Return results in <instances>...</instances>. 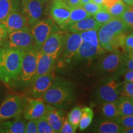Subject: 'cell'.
Here are the masks:
<instances>
[{"instance_id": "5b68a950", "label": "cell", "mask_w": 133, "mask_h": 133, "mask_svg": "<svg viewBox=\"0 0 133 133\" xmlns=\"http://www.w3.org/2000/svg\"><path fill=\"white\" fill-rule=\"evenodd\" d=\"M121 82L115 76L104 78L96 85L92 92L93 102L101 104L117 101L121 96Z\"/></svg>"}, {"instance_id": "f6af8a7d", "label": "cell", "mask_w": 133, "mask_h": 133, "mask_svg": "<svg viewBox=\"0 0 133 133\" xmlns=\"http://www.w3.org/2000/svg\"><path fill=\"white\" fill-rule=\"evenodd\" d=\"M128 6H133V0H122Z\"/></svg>"}, {"instance_id": "c3c4849f", "label": "cell", "mask_w": 133, "mask_h": 133, "mask_svg": "<svg viewBox=\"0 0 133 133\" xmlns=\"http://www.w3.org/2000/svg\"><path fill=\"white\" fill-rule=\"evenodd\" d=\"M90 1H91V0H81V6H83V4H86V3L89 2Z\"/></svg>"}, {"instance_id": "b9f144b4", "label": "cell", "mask_w": 133, "mask_h": 133, "mask_svg": "<svg viewBox=\"0 0 133 133\" xmlns=\"http://www.w3.org/2000/svg\"><path fill=\"white\" fill-rule=\"evenodd\" d=\"M8 31L4 25L0 22V44H3L8 36Z\"/></svg>"}, {"instance_id": "8fae6325", "label": "cell", "mask_w": 133, "mask_h": 133, "mask_svg": "<svg viewBox=\"0 0 133 133\" xmlns=\"http://www.w3.org/2000/svg\"><path fill=\"white\" fill-rule=\"evenodd\" d=\"M56 79L54 71L48 74L35 76L26 88V97L41 99Z\"/></svg>"}, {"instance_id": "cb8c5ba5", "label": "cell", "mask_w": 133, "mask_h": 133, "mask_svg": "<svg viewBox=\"0 0 133 133\" xmlns=\"http://www.w3.org/2000/svg\"><path fill=\"white\" fill-rule=\"evenodd\" d=\"M117 101L107 102L101 104L100 112L105 118L113 119L119 115L118 110Z\"/></svg>"}, {"instance_id": "4316f807", "label": "cell", "mask_w": 133, "mask_h": 133, "mask_svg": "<svg viewBox=\"0 0 133 133\" xmlns=\"http://www.w3.org/2000/svg\"><path fill=\"white\" fill-rule=\"evenodd\" d=\"M93 116L94 112L91 107H84L81 109V116L78 125L79 130H84L90 125Z\"/></svg>"}, {"instance_id": "277c9868", "label": "cell", "mask_w": 133, "mask_h": 133, "mask_svg": "<svg viewBox=\"0 0 133 133\" xmlns=\"http://www.w3.org/2000/svg\"><path fill=\"white\" fill-rule=\"evenodd\" d=\"M39 49L35 48L24 51L19 75L11 88L22 90L29 87L35 76Z\"/></svg>"}, {"instance_id": "7c38bea8", "label": "cell", "mask_w": 133, "mask_h": 133, "mask_svg": "<svg viewBox=\"0 0 133 133\" xmlns=\"http://www.w3.org/2000/svg\"><path fill=\"white\" fill-rule=\"evenodd\" d=\"M66 33L65 31L61 30L54 33L44 41L39 51L51 56L57 61L64 46Z\"/></svg>"}, {"instance_id": "44dd1931", "label": "cell", "mask_w": 133, "mask_h": 133, "mask_svg": "<svg viewBox=\"0 0 133 133\" xmlns=\"http://www.w3.org/2000/svg\"><path fill=\"white\" fill-rule=\"evenodd\" d=\"M124 128L112 119H100L94 124V132L100 133H121Z\"/></svg>"}, {"instance_id": "5bb4252c", "label": "cell", "mask_w": 133, "mask_h": 133, "mask_svg": "<svg viewBox=\"0 0 133 133\" xmlns=\"http://www.w3.org/2000/svg\"><path fill=\"white\" fill-rule=\"evenodd\" d=\"M43 6L39 0H21L22 12L25 16L30 27L40 20Z\"/></svg>"}, {"instance_id": "d4e9b609", "label": "cell", "mask_w": 133, "mask_h": 133, "mask_svg": "<svg viewBox=\"0 0 133 133\" xmlns=\"http://www.w3.org/2000/svg\"><path fill=\"white\" fill-rule=\"evenodd\" d=\"M117 102L119 115H133V99L121 96Z\"/></svg>"}, {"instance_id": "e0dca14e", "label": "cell", "mask_w": 133, "mask_h": 133, "mask_svg": "<svg viewBox=\"0 0 133 133\" xmlns=\"http://www.w3.org/2000/svg\"><path fill=\"white\" fill-rule=\"evenodd\" d=\"M105 50L101 46H96L90 43L82 41L80 47L75 56L74 61H89L95 59L96 57H99L104 54Z\"/></svg>"}, {"instance_id": "484cf974", "label": "cell", "mask_w": 133, "mask_h": 133, "mask_svg": "<svg viewBox=\"0 0 133 133\" xmlns=\"http://www.w3.org/2000/svg\"><path fill=\"white\" fill-rule=\"evenodd\" d=\"M92 16L88 13L85 11V9L82 7V6H78V7L72 8L71 9L70 13V16L67 21L65 23L63 30L65 29L68 25L72 24V23L80 21L81 19H85V18L91 17Z\"/></svg>"}, {"instance_id": "f546056e", "label": "cell", "mask_w": 133, "mask_h": 133, "mask_svg": "<svg viewBox=\"0 0 133 133\" xmlns=\"http://www.w3.org/2000/svg\"><path fill=\"white\" fill-rule=\"evenodd\" d=\"M128 5H126L122 0H118L111 7L107 8L109 12L114 17H120L125 10L127 9Z\"/></svg>"}, {"instance_id": "7bdbcfd3", "label": "cell", "mask_w": 133, "mask_h": 133, "mask_svg": "<svg viewBox=\"0 0 133 133\" xmlns=\"http://www.w3.org/2000/svg\"><path fill=\"white\" fill-rule=\"evenodd\" d=\"M71 9L81 6V0H64Z\"/></svg>"}, {"instance_id": "7402d4cb", "label": "cell", "mask_w": 133, "mask_h": 133, "mask_svg": "<svg viewBox=\"0 0 133 133\" xmlns=\"http://www.w3.org/2000/svg\"><path fill=\"white\" fill-rule=\"evenodd\" d=\"M4 132L6 133H24L25 129L26 121L24 119L17 118L12 121H0Z\"/></svg>"}, {"instance_id": "7dc6e473", "label": "cell", "mask_w": 133, "mask_h": 133, "mask_svg": "<svg viewBox=\"0 0 133 133\" xmlns=\"http://www.w3.org/2000/svg\"><path fill=\"white\" fill-rule=\"evenodd\" d=\"M91 1L97 4L103 5V1H104V0H91Z\"/></svg>"}, {"instance_id": "ba28073f", "label": "cell", "mask_w": 133, "mask_h": 133, "mask_svg": "<svg viewBox=\"0 0 133 133\" xmlns=\"http://www.w3.org/2000/svg\"><path fill=\"white\" fill-rule=\"evenodd\" d=\"M123 52L119 51L102 54L94 65L95 71L100 75L113 74L116 76L122 65Z\"/></svg>"}, {"instance_id": "3957f363", "label": "cell", "mask_w": 133, "mask_h": 133, "mask_svg": "<svg viewBox=\"0 0 133 133\" xmlns=\"http://www.w3.org/2000/svg\"><path fill=\"white\" fill-rule=\"evenodd\" d=\"M75 93V86L71 82L56 79L41 99L45 104L54 107H66L74 101Z\"/></svg>"}, {"instance_id": "d6a6232c", "label": "cell", "mask_w": 133, "mask_h": 133, "mask_svg": "<svg viewBox=\"0 0 133 133\" xmlns=\"http://www.w3.org/2000/svg\"><path fill=\"white\" fill-rule=\"evenodd\" d=\"M37 122V130L39 133H54V129L50 125L48 121L43 116L42 118L36 119Z\"/></svg>"}, {"instance_id": "603a6c76", "label": "cell", "mask_w": 133, "mask_h": 133, "mask_svg": "<svg viewBox=\"0 0 133 133\" xmlns=\"http://www.w3.org/2000/svg\"><path fill=\"white\" fill-rule=\"evenodd\" d=\"M21 6V0H0V22Z\"/></svg>"}, {"instance_id": "bcb514c9", "label": "cell", "mask_w": 133, "mask_h": 133, "mask_svg": "<svg viewBox=\"0 0 133 133\" xmlns=\"http://www.w3.org/2000/svg\"><path fill=\"white\" fill-rule=\"evenodd\" d=\"M124 133H133V127L128 128H124L123 132Z\"/></svg>"}, {"instance_id": "8d00e7d4", "label": "cell", "mask_w": 133, "mask_h": 133, "mask_svg": "<svg viewBox=\"0 0 133 133\" xmlns=\"http://www.w3.org/2000/svg\"><path fill=\"white\" fill-rule=\"evenodd\" d=\"M124 52L129 54H133V31L127 35L124 39Z\"/></svg>"}, {"instance_id": "f907efd6", "label": "cell", "mask_w": 133, "mask_h": 133, "mask_svg": "<svg viewBox=\"0 0 133 133\" xmlns=\"http://www.w3.org/2000/svg\"><path fill=\"white\" fill-rule=\"evenodd\" d=\"M40 1V2L42 3L43 4H44L46 2H48V0H39Z\"/></svg>"}, {"instance_id": "4fadbf2b", "label": "cell", "mask_w": 133, "mask_h": 133, "mask_svg": "<svg viewBox=\"0 0 133 133\" xmlns=\"http://www.w3.org/2000/svg\"><path fill=\"white\" fill-rule=\"evenodd\" d=\"M47 112V104L41 99L26 97L24 109V118L26 120L38 119L45 115Z\"/></svg>"}, {"instance_id": "60d3db41", "label": "cell", "mask_w": 133, "mask_h": 133, "mask_svg": "<svg viewBox=\"0 0 133 133\" xmlns=\"http://www.w3.org/2000/svg\"><path fill=\"white\" fill-rule=\"evenodd\" d=\"M123 76L124 81L133 82V70H124L119 74L118 76Z\"/></svg>"}, {"instance_id": "52a82bcc", "label": "cell", "mask_w": 133, "mask_h": 133, "mask_svg": "<svg viewBox=\"0 0 133 133\" xmlns=\"http://www.w3.org/2000/svg\"><path fill=\"white\" fill-rule=\"evenodd\" d=\"M26 96L18 94L8 95L0 105V121L19 116L24 112Z\"/></svg>"}, {"instance_id": "ac0fdd59", "label": "cell", "mask_w": 133, "mask_h": 133, "mask_svg": "<svg viewBox=\"0 0 133 133\" xmlns=\"http://www.w3.org/2000/svg\"><path fill=\"white\" fill-rule=\"evenodd\" d=\"M55 132H60L64 121V112L59 107L47 104V112L44 116Z\"/></svg>"}, {"instance_id": "7a4b0ae2", "label": "cell", "mask_w": 133, "mask_h": 133, "mask_svg": "<svg viewBox=\"0 0 133 133\" xmlns=\"http://www.w3.org/2000/svg\"><path fill=\"white\" fill-rule=\"evenodd\" d=\"M24 52L19 49L0 48V80L10 87L19 75Z\"/></svg>"}, {"instance_id": "9c48e42d", "label": "cell", "mask_w": 133, "mask_h": 133, "mask_svg": "<svg viewBox=\"0 0 133 133\" xmlns=\"http://www.w3.org/2000/svg\"><path fill=\"white\" fill-rule=\"evenodd\" d=\"M33 39L38 47L41 48L48 37L60 30L59 27L51 18L39 20L30 27Z\"/></svg>"}, {"instance_id": "816d5d0a", "label": "cell", "mask_w": 133, "mask_h": 133, "mask_svg": "<svg viewBox=\"0 0 133 133\" xmlns=\"http://www.w3.org/2000/svg\"><path fill=\"white\" fill-rule=\"evenodd\" d=\"M3 44H0V48H1V46H2Z\"/></svg>"}, {"instance_id": "681fc988", "label": "cell", "mask_w": 133, "mask_h": 133, "mask_svg": "<svg viewBox=\"0 0 133 133\" xmlns=\"http://www.w3.org/2000/svg\"><path fill=\"white\" fill-rule=\"evenodd\" d=\"M4 130H3L2 126L1 125V123H0V133H4Z\"/></svg>"}, {"instance_id": "e575fe53", "label": "cell", "mask_w": 133, "mask_h": 133, "mask_svg": "<svg viewBox=\"0 0 133 133\" xmlns=\"http://www.w3.org/2000/svg\"><path fill=\"white\" fill-rule=\"evenodd\" d=\"M126 25L133 31V6H128L127 9L120 16Z\"/></svg>"}, {"instance_id": "8992f818", "label": "cell", "mask_w": 133, "mask_h": 133, "mask_svg": "<svg viewBox=\"0 0 133 133\" xmlns=\"http://www.w3.org/2000/svg\"><path fill=\"white\" fill-rule=\"evenodd\" d=\"M1 47L19 49L23 51L35 48L40 49L33 39L30 28L9 33Z\"/></svg>"}, {"instance_id": "d590c367", "label": "cell", "mask_w": 133, "mask_h": 133, "mask_svg": "<svg viewBox=\"0 0 133 133\" xmlns=\"http://www.w3.org/2000/svg\"><path fill=\"white\" fill-rule=\"evenodd\" d=\"M121 96L133 99V82L123 81L121 83L120 89Z\"/></svg>"}, {"instance_id": "ab89813d", "label": "cell", "mask_w": 133, "mask_h": 133, "mask_svg": "<svg viewBox=\"0 0 133 133\" xmlns=\"http://www.w3.org/2000/svg\"><path fill=\"white\" fill-rule=\"evenodd\" d=\"M25 133H37V122L36 119H30L26 123L25 129Z\"/></svg>"}, {"instance_id": "4dcf8cb0", "label": "cell", "mask_w": 133, "mask_h": 133, "mask_svg": "<svg viewBox=\"0 0 133 133\" xmlns=\"http://www.w3.org/2000/svg\"><path fill=\"white\" fill-rule=\"evenodd\" d=\"M92 16L93 18L96 21H97L98 22H99L100 24L102 25L110 21L111 19L114 17L104 6H103L102 8L99 11H97L95 14L93 15Z\"/></svg>"}, {"instance_id": "74e56055", "label": "cell", "mask_w": 133, "mask_h": 133, "mask_svg": "<svg viewBox=\"0 0 133 133\" xmlns=\"http://www.w3.org/2000/svg\"><path fill=\"white\" fill-rule=\"evenodd\" d=\"M103 5H99L96 3L90 1L86 4H83L82 7L85 9V11L91 16H93L96 14L97 11H99L102 8Z\"/></svg>"}, {"instance_id": "ee69618b", "label": "cell", "mask_w": 133, "mask_h": 133, "mask_svg": "<svg viewBox=\"0 0 133 133\" xmlns=\"http://www.w3.org/2000/svg\"><path fill=\"white\" fill-rule=\"evenodd\" d=\"M118 0H104L103 1V6H104L106 8H109L115 4Z\"/></svg>"}, {"instance_id": "6da1fadb", "label": "cell", "mask_w": 133, "mask_h": 133, "mask_svg": "<svg viewBox=\"0 0 133 133\" xmlns=\"http://www.w3.org/2000/svg\"><path fill=\"white\" fill-rule=\"evenodd\" d=\"M131 31H132L120 17H114L102 24L98 30L97 36L100 46L109 52H121L120 49L124 51V39Z\"/></svg>"}, {"instance_id": "f35d334b", "label": "cell", "mask_w": 133, "mask_h": 133, "mask_svg": "<svg viewBox=\"0 0 133 133\" xmlns=\"http://www.w3.org/2000/svg\"><path fill=\"white\" fill-rule=\"evenodd\" d=\"M76 129L74 126L71 124L67 119H64V122L61 127L60 132L61 133H74L76 132Z\"/></svg>"}, {"instance_id": "f5cc1de1", "label": "cell", "mask_w": 133, "mask_h": 133, "mask_svg": "<svg viewBox=\"0 0 133 133\" xmlns=\"http://www.w3.org/2000/svg\"><path fill=\"white\" fill-rule=\"evenodd\" d=\"M48 1H49V0H48Z\"/></svg>"}, {"instance_id": "9a60e30c", "label": "cell", "mask_w": 133, "mask_h": 133, "mask_svg": "<svg viewBox=\"0 0 133 133\" xmlns=\"http://www.w3.org/2000/svg\"><path fill=\"white\" fill-rule=\"evenodd\" d=\"M71 9L64 0H54L51 4L50 16L61 29H64L69 17Z\"/></svg>"}, {"instance_id": "d6986e66", "label": "cell", "mask_w": 133, "mask_h": 133, "mask_svg": "<svg viewBox=\"0 0 133 133\" xmlns=\"http://www.w3.org/2000/svg\"><path fill=\"white\" fill-rule=\"evenodd\" d=\"M102 24L91 17L68 25L64 30L71 33H81L89 30H99Z\"/></svg>"}, {"instance_id": "836d02e7", "label": "cell", "mask_w": 133, "mask_h": 133, "mask_svg": "<svg viewBox=\"0 0 133 133\" xmlns=\"http://www.w3.org/2000/svg\"><path fill=\"white\" fill-rule=\"evenodd\" d=\"M124 128L133 127V115H118L112 119Z\"/></svg>"}, {"instance_id": "83f0119b", "label": "cell", "mask_w": 133, "mask_h": 133, "mask_svg": "<svg viewBox=\"0 0 133 133\" xmlns=\"http://www.w3.org/2000/svg\"><path fill=\"white\" fill-rule=\"evenodd\" d=\"M98 30H89L79 33L82 41L89 43L96 46H101L97 36Z\"/></svg>"}, {"instance_id": "ffe728a7", "label": "cell", "mask_w": 133, "mask_h": 133, "mask_svg": "<svg viewBox=\"0 0 133 133\" xmlns=\"http://www.w3.org/2000/svg\"><path fill=\"white\" fill-rule=\"evenodd\" d=\"M56 61L49 55L39 51L35 76L49 74L54 71Z\"/></svg>"}, {"instance_id": "f1b7e54d", "label": "cell", "mask_w": 133, "mask_h": 133, "mask_svg": "<svg viewBox=\"0 0 133 133\" xmlns=\"http://www.w3.org/2000/svg\"><path fill=\"white\" fill-rule=\"evenodd\" d=\"M81 116V108L79 106H76L70 112L66 119L76 129H77L79 125Z\"/></svg>"}, {"instance_id": "1f68e13d", "label": "cell", "mask_w": 133, "mask_h": 133, "mask_svg": "<svg viewBox=\"0 0 133 133\" xmlns=\"http://www.w3.org/2000/svg\"><path fill=\"white\" fill-rule=\"evenodd\" d=\"M124 70H133V54H127L126 52L123 53L121 68L117 75L115 76L118 77L119 74Z\"/></svg>"}, {"instance_id": "30bf717a", "label": "cell", "mask_w": 133, "mask_h": 133, "mask_svg": "<svg viewBox=\"0 0 133 133\" xmlns=\"http://www.w3.org/2000/svg\"><path fill=\"white\" fill-rule=\"evenodd\" d=\"M82 39L78 33H66L62 51L60 55L59 64L65 65L74 61L80 47Z\"/></svg>"}, {"instance_id": "2e32d148", "label": "cell", "mask_w": 133, "mask_h": 133, "mask_svg": "<svg viewBox=\"0 0 133 133\" xmlns=\"http://www.w3.org/2000/svg\"><path fill=\"white\" fill-rule=\"evenodd\" d=\"M1 22L4 25L8 33L25 28H30L25 16L19 9L13 11Z\"/></svg>"}]
</instances>
